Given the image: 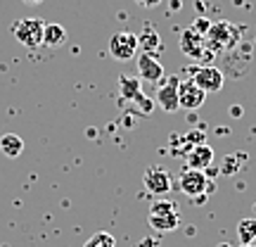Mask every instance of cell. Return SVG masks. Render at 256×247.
I'll use <instances>...</instances> for the list:
<instances>
[{
    "mask_svg": "<svg viewBox=\"0 0 256 247\" xmlns=\"http://www.w3.org/2000/svg\"><path fill=\"white\" fill-rule=\"evenodd\" d=\"M240 245H254L256 242V219H242L238 223Z\"/></svg>",
    "mask_w": 256,
    "mask_h": 247,
    "instance_id": "obj_17",
    "label": "cell"
},
{
    "mask_svg": "<svg viewBox=\"0 0 256 247\" xmlns=\"http://www.w3.org/2000/svg\"><path fill=\"white\" fill-rule=\"evenodd\" d=\"M240 247H256V245H240Z\"/></svg>",
    "mask_w": 256,
    "mask_h": 247,
    "instance_id": "obj_22",
    "label": "cell"
},
{
    "mask_svg": "<svg viewBox=\"0 0 256 247\" xmlns=\"http://www.w3.org/2000/svg\"><path fill=\"white\" fill-rule=\"evenodd\" d=\"M142 185L150 195L154 197H162V195H168L174 183H171V176L164 166H147L145 174H142Z\"/></svg>",
    "mask_w": 256,
    "mask_h": 247,
    "instance_id": "obj_5",
    "label": "cell"
},
{
    "mask_svg": "<svg viewBox=\"0 0 256 247\" xmlns=\"http://www.w3.org/2000/svg\"><path fill=\"white\" fill-rule=\"evenodd\" d=\"M43 29H46L43 19L24 17V19H17V22H14V27H12V36L17 38L19 46L36 50V48L43 46Z\"/></svg>",
    "mask_w": 256,
    "mask_h": 247,
    "instance_id": "obj_2",
    "label": "cell"
},
{
    "mask_svg": "<svg viewBox=\"0 0 256 247\" xmlns=\"http://www.w3.org/2000/svg\"><path fill=\"white\" fill-rule=\"evenodd\" d=\"M218 247H230V245H226V242H223V245H218Z\"/></svg>",
    "mask_w": 256,
    "mask_h": 247,
    "instance_id": "obj_23",
    "label": "cell"
},
{
    "mask_svg": "<svg viewBox=\"0 0 256 247\" xmlns=\"http://www.w3.org/2000/svg\"><path fill=\"white\" fill-rule=\"evenodd\" d=\"M159 46H162V36H159L152 27H145L142 29V34H138V48H140L142 53L154 55V50Z\"/></svg>",
    "mask_w": 256,
    "mask_h": 247,
    "instance_id": "obj_15",
    "label": "cell"
},
{
    "mask_svg": "<svg viewBox=\"0 0 256 247\" xmlns=\"http://www.w3.org/2000/svg\"><path fill=\"white\" fill-rule=\"evenodd\" d=\"M83 247H116V240H114L112 233L100 230V233H95V235H90V238L86 240V245Z\"/></svg>",
    "mask_w": 256,
    "mask_h": 247,
    "instance_id": "obj_18",
    "label": "cell"
},
{
    "mask_svg": "<svg viewBox=\"0 0 256 247\" xmlns=\"http://www.w3.org/2000/svg\"><path fill=\"white\" fill-rule=\"evenodd\" d=\"M64 41H66V29L62 24H46V29H43V46L57 48L62 46Z\"/></svg>",
    "mask_w": 256,
    "mask_h": 247,
    "instance_id": "obj_16",
    "label": "cell"
},
{
    "mask_svg": "<svg viewBox=\"0 0 256 247\" xmlns=\"http://www.w3.org/2000/svg\"><path fill=\"white\" fill-rule=\"evenodd\" d=\"M185 159H188V169L206 171V169L211 166V162H214V147L206 145V143H197V145L188 147Z\"/></svg>",
    "mask_w": 256,
    "mask_h": 247,
    "instance_id": "obj_10",
    "label": "cell"
},
{
    "mask_svg": "<svg viewBox=\"0 0 256 247\" xmlns=\"http://www.w3.org/2000/svg\"><path fill=\"white\" fill-rule=\"evenodd\" d=\"M238 36H240L238 27H232L228 22H218V24H211L206 29V36L204 38H209L216 48H230L238 43Z\"/></svg>",
    "mask_w": 256,
    "mask_h": 247,
    "instance_id": "obj_8",
    "label": "cell"
},
{
    "mask_svg": "<svg viewBox=\"0 0 256 247\" xmlns=\"http://www.w3.org/2000/svg\"><path fill=\"white\" fill-rule=\"evenodd\" d=\"M180 192L188 195L190 200H197V197H206L211 192L216 190V185L209 183V178L204 171H197V169H185L183 174H180Z\"/></svg>",
    "mask_w": 256,
    "mask_h": 247,
    "instance_id": "obj_3",
    "label": "cell"
},
{
    "mask_svg": "<svg viewBox=\"0 0 256 247\" xmlns=\"http://www.w3.org/2000/svg\"><path fill=\"white\" fill-rule=\"evenodd\" d=\"M204 100H206V93L202 91L192 79H188V81H178V110L194 112L204 105Z\"/></svg>",
    "mask_w": 256,
    "mask_h": 247,
    "instance_id": "obj_6",
    "label": "cell"
},
{
    "mask_svg": "<svg viewBox=\"0 0 256 247\" xmlns=\"http://www.w3.org/2000/svg\"><path fill=\"white\" fill-rule=\"evenodd\" d=\"M192 81L209 95V93H218L220 88H223L226 76H223V72L216 69V67H200V69H194V74H192Z\"/></svg>",
    "mask_w": 256,
    "mask_h": 247,
    "instance_id": "obj_7",
    "label": "cell"
},
{
    "mask_svg": "<svg viewBox=\"0 0 256 247\" xmlns=\"http://www.w3.org/2000/svg\"><path fill=\"white\" fill-rule=\"evenodd\" d=\"M156 105L164 112H176L178 110V79L166 81L159 91H156Z\"/></svg>",
    "mask_w": 256,
    "mask_h": 247,
    "instance_id": "obj_13",
    "label": "cell"
},
{
    "mask_svg": "<svg viewBox=\"0 0 256 247\" xmlns=\"http://www.w3.org/2000/svg\"><path fill=\"white\" fill-rule=\"evenodd\" d=\"M204 48H206V38L202 36L197 29L190 27V29H185L183 34H180V50H183L188 57H192V60L202 57Z\"/></svg>",
    "mask_w": 256,
    "mask_h": 247,
    "instance_id": "obj_12",
    "label": "cell"
},
{
    "mask_svg": "<svg viewBox=\"0 0 256 247\" xmlns=\"http://www.w3.org/2000/svg\"><path fill=\"white\" fill-rule=\"evenodd\" d=\"M0 152L5 157H10V159H17L24 152V140L17 133H2L0 136Z\"/></svg>",
    "mask_w": 256,
    "mask_h": 247,
    "instance_id": "obj_14",
    "label": "cell"
},
{
    "mask_svg": "<svg viewBox=\"0 0 256 247\" xmlns=\"http://www.w3.org/2000/svg\"><path fill=\"white\" fill-rule=\"evenodd\" d=\"M138 34H130V31H119L110 38V55L119 62H128L138 55Z\"/></svg>",
    "mask_w": 256,
    "mask_h": 247,
    "instance_id": "obj_4",
    "label": "cell"
},
{
    "mask_svg": "<svg viewBox=\"0 0 256 247\" xmlns=\"http://www.w3.org/2000/svg\"><path fill=\"white\" fill-rule=\"evenodd\" d=\"M138 79L145 83H159L164 79V67L150 53H142L138 57Z\"/></svg>",
    "mask_w": 256,
    "mask_h": 247,
    "instance_id": "obj_9",
    "label": "cell"
},
{
    "mask_svg": "<svg viewBox=\"0 0 256 247\" xmlns=\"http://www.w3.org/2000/svg\"><path fill=\"white\" fill-rule=\"evenodd\" d=\"M150 228L159 230V233H174L178 226H180V214H178V207L168 200H156L152 207H150Z\"/></svg>",
    "mask_w": 256,
    "mask_h": 247,
    "instance_id": "obj_1",
    "label": "cell"
},
{
    "mask_svg": "<svg viewBox=\"0 0 256 247\" xmlns=\"http://www.w3.org/2000/svg\"><path fill=\"white\" fill-rule=\"evenodd\" d=\"M24 3H28V5H38V3H43V0H24Z\"/></svg>",
    "mask_w": 256,
    "mask_h": 247,
    "instance_id": "obj_21",
    "label": "cell"
},
{
    "mask_svg": "<svg viewBox=\"0 0 256 247\" xmlns=\"http://www.w3.org/2000/svg\"><path fill=\"white\" fill-rule=\"evenodd\" d=\"M138 3H140L142 8H156V5H159L162 0H138Z\"/></svg>",
    "mask_w": 256,
    "mask_h": 247,
    "instance_id": "obj_19",
    "label": "cell"
},
{
    "mask_svg": "<svg viewBox=\"0 0 256 247\" xmlns=\"http://www.w3.org/2000/svg\"><path fill=\"white\" fill-rule=\"evenodd\" d=\"M119 91L126 100H133V102H140L142 107V114L152 110V100H145L142 98V88H140V79H133V76H121L119 79Z\"/></svg>",
    "mask_w": 256,
    "mask_h": 247,
    "instance_id": "obj_11",
    "label": "cell"
},
{
    "mask_svg": "<svg viewBox=\"0 0 256 247\" xmlns=\"http://www.w3.org/2000/svg\"><path fill=\"white\" fill-rule=\"evenodd\" d=\"M230 114L232 117H242V107H230Z\"/></svg>",
    "mask_w": 256,
    "mask_h": 247,
    "instance_id": "obj_20",
    "label": "cell"
}]
</instances>
